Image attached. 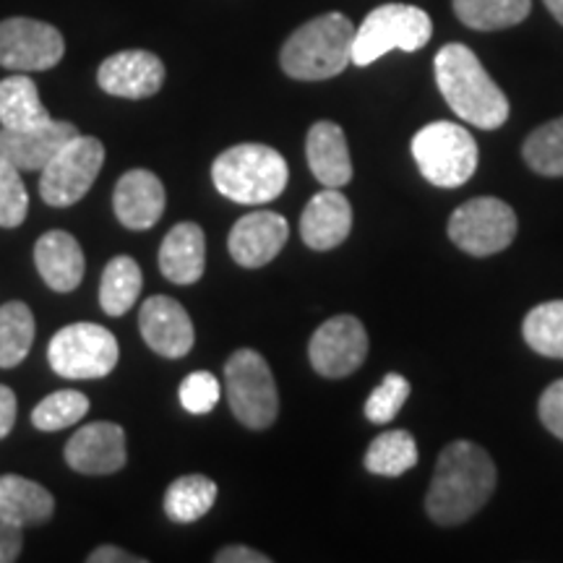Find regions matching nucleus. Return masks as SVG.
Listing matches in <instances>:
<instances>
[{"instance_id": "nucleus-11", "label": "nucleus", "mask_w": 563, "mask_h": 563, "mask_svg": "<svg viewBox=\"0 0 563 563\" xmlns=\"http://www.w3.org/2000/svg\"><path fill=\"white\" fill-rule=\"evenodd\" d=\"M66 55V40L53 24L26 16L0 21V66L30 74L51 70Z\"/></svg>"}, {"instance_id": "nucleus-10", "label": "nucleus", "mask_w": 563, "mask_h": 563, "mask_svg": "<svg viewBox=\"0 0 563 563\" xmlns=\"http://www.w3.org/2000/svg\"><path fill=\"white\" fill-rule=\"evenodd\" d=\"M449 238L470 256L501 253L517 238V214L509 203L493 196L464 201L449 220Z\"/></svg>"}, {"instance_id": "nucleus-2", "label": "nucleus", "mask_w": 563, "mask_h": 563, "mask_svg": "<svg viewBox=\"0 0 563 563\" xmlns=\"http://www.w3.org/2000/svg\"><path fill=\"white\" fill-rule=\"evenodd\" d=\"M433 66L443 100L462 121L483 131L501 129L509 118V100L467 45L452 42L441 47Z\"/></svg>"}, {"instance_id": "nucleus-39", "label": "nucleus", "mask_w": 563, "mask_h": 563, "mask_svg": "<svg viewBox=\"0 0 563 563\" xmlns=\"http://www.w3.org/2000/svg\"><path fill=\"white\" fill-rule=\"evenodd\" d=\"M13 422H16V394L0 384V439L11 433Z\"/></svg>"}, {"instance_id": "nucleus-13", "label": "nucleus", "mask_w": 563, "mask_h": 563, "mask_svg": "<svg viewBox=\"0 0 563 563\" xmlns=\"http://www.w3.org/2000/svg\"><path fill=\"white\" fill-rule=\"evenodd\" d=\"M139 329L144 342L167 361H178L194 350L196 334L191 316L167 295H152L150 300H144L139 311Z\"/></svg>"}, {"instance_id": "nucleus-20", "label": "nucleus", "mask_w": 563, "mask_h": 563, "mask_svg": "<svg viewBox=\"0 0 563 563\" xmlns=\"http://www.w3.org/2000/svg\"><path fill=\"white\" fill-rule=\"evenodd\" d=\"M34 264L40 277L55 292H70L81 285L87 258L79 241L66 230H51L34 245Z\"/></svg>"}, {"instance_id": "nucleus-18", "label": "nucleus", "mask_w": 563, "mask_h": 563, "mask_svg": "<svg viewBox=\"0 0 563 563\" xmlns=\"http://www.w3.org/2000/svg\"><path fill=\"white\" fill-rule=\"evenodd\" d=\"M165 186L150 170H131L118 180L112 194V209L129 230H150L165 214Z\"/></svg>"}, {"instance_id": "nucleus-35", "label": "nucleus", "mask_w": 563, "mask_h": 563, "mask_svg": "<svg viewBox=\"0 0 563 563\" xmlns=\"http://www.w3.org/2000/svg\"><path fill=\"white\" fill-rule=\"evenodd\" d=\"M222 397V386L207 371H196L183 378L180 384V405L191 415H207L217 407Z\"/></svg>"}, {"instance_id": "nucleus-32", "label": "nucleus", "mask_w": 563, "mask_h": 563, "mask_svg": "<svg viewBox=\"0 0 563 563\" xmlns=\"http://www.w3.org/2000/svg\"><path fill=\"white\" fill-rule=\"evenodd\" d=\"M87 412H89L87 394L74 391V389L55 391L34 407L32 426L40 428V431H63V428L81 422V418Z\"/></svg>"}, {"instance_id": "nucleus-23", "label": "nucleus", "mask_w": 563, "mask_h": 563, "mask_svg": "<svg viewBox=\"0 0 563 563\" xmlns=\"http://www.w3.org/2000/svg\"><path fill=\"white\" fill-rule=\"evenodd\" d=\"M53 511L55 498L45 485L21 475H0V519L24 530L51 522Z\"/></svg>"}, {"instance_id": "nucleus-34", "label": "nucleus", "mask_w": 563, "mask_h": 563, "mask_svg": "<svg viewBox=\"0 0 563 563\" xmlns=\"http://www.w3.org/2000/svg\"><path fill=\"white\" fill-rule=\"evenodd\" d=\"M30 211V196L21 180V170L0 157V228H19Z\"/></svg>"}, {"instance_id": "nucleus-7", "label": "nucleus", "mask_w": 563, "mask_h": 563, "mask_svg": "<svg viewBox=\"0 0 563 563\" xmlns=\"http://www.w3.org/2000/svg\"><path fill=\"white\" fill-rule=\"evenodd\" d=\"M230 410L245 428L264 431L277 420L279 394L269 363L256 350H238L224 365Z\"/></svg>"}, {"instance_id": "nucleus-31", "label": "nucleus", "mask_w": 563, "mask_h": 563, "mask_svg": "<svg viewBox=\"0 0 563 563\" xmlns=\"http://www.w3.org/2000/svg\"><path fill=\"white\" fill-rule=\"evenodd\" d=\"M527 165L545 178H561L563 175V115L555 121L540 125L527 136L522 146Z\"/></svg>"}, {"instance_id": "nucleus-29", "label": "nucleus", "mask_w": 563, "mask_h": 563, "mask_svg": "<svg viewBox=\"0 0 563 563\" xmlns=\"http://www.w3.org/2000/svg\"><path fill=\"white\" fill-rule=\"evenodd\" d=\"M418 464V443L407 431H386L365 452V470L373 475L399 477Z\"/></svg>"}, {"instance_id": "nucleus-41", "label": "nucleus", "mask_w": 563, "mask_h": 563, "mask_svg": "<svg viewBox=\"0 0 563 563\" xmlns=\"http://www.w3.org/2000/svg\"><path fill=\"white\" fill-rule=\"evenodd\" d=\"M545 5H548V11L553 13V19L563 26V0H545Z\"/></svg>"}, {"instance_id": "nucleus-4", "label": "nucleus", "mask_w": 563, "mask_h": 563, "mask_svg": "<svg viewBox=\"0 0 563 563\" xmlns=\"http://www.w3.org/2000/svg\"><path fill=\"white\" fill-rule=\"evenodd\" d=\"M287 162L264 144H238L222 152L211 165V180L224 199L235 203H266L285 191Z\"/></svg>"}, {"instance_id": "nucleus-14", "label": "nucleus", "mask_w": 563, "mask_h": 563, "mask_svg": "<svg viewBox=\"0 0 563 563\" xmlns=\"http://www.w3.org/2000/svg\"><path fill=\"white\" fill-rule=\"evenodd\" d=\"M125 460V433L118 422H89L66 443V464L81 475H112Z\"/></svg>"}, {"instance_id": "nucleus-40", "label": "nucleus", "mask_w": 563, "mask_h": 563, "mask_svg": "<svg viewBox=\"0 0 563 563\" xmlns=\"http://www.w3.org/2000/svg\"><path fill=\"white\" fill-rule=\"evenodd\" d=\"M89 563H144L141 555H131L129 551L115 545H100L89 553Z\"/></svg>"}, {"instance_id": "nucleus-16", "label": "nucleus", "mask_w": 563, "mask_h": 563, "mask_svg": "<svg viewBox=\"0 0 563 563\" xmlns=\"http://www.w3.org/2000/svg\"><path fill=\"white\" fill-rule=\"evenodd\" d=\"M102 91L123 100H146L165 84V63L150 51H123L102 60L97 70Z\"/></svg>"}, {"instance_id": "nucleus-15", "label": "nucleus", "mask_w": 563, "mask_h": 563, "mask_svg": "<svg viewBox=\"0 0 563 563\" xmlns=\"http://www.w3.org/2000/svg\"><path fill=\"white\" fill-rule=\"evenodd\" d=\"M287 238H290V228L285 217L277 211H251L230 230L228 249L232 262L245 269H258L279 256Z\"/></svg>"}, {"instance_id": "nucleus-19", "label": "nucleus", "mask_w": 563, "mask_h": 563, "mask_svg": "<svg viewBox=\"0 0 563 563\" xmlns=\"http://www.w3.org/2000/svg\"><path fill=\"white\" fill-rule=\"evenodd\" d=\"M352 230V207L340 188L316 194L300 217L302 243L313 251H332L347 241Z\"/></svg>"}, {"instance_id": "nucleus-6", "label": "nucleus", "mask_w": 563, "mask_h": 563, "mask_svg": "<svg viewBox=\"0 0 563 563\" xmlns=\"http://www.w3.org/2000/svg\"><path fill=\"white\" fill-rule=\"evenodd\" d=\"M412 157L422 178L439 188H460L477 170V144L460 123L435 121L412 136Z\"/></svg>"}, {"instance_id": "nucleus-9", "label": "nucleus", "mask_w": 563, "mask_h": 563, "mask_svg": "<svg viewBox=\"0 0 563 563\" xmlns=\"http://www.w3.org/2000/svg\"><path fill=\"white\" fill-rule=\"evenodd\" d=\"M104 165V146L95 136H76L40 173V196L51 207H74L91 191Z\"/></svg>"}, {"instance_id": "nucleus-30", "label": "nucleus", "mask_w": 563, "mask_h": 563, "mask_svg": "<svg viewBox=\"0 0 563 563\" xmlns=\"http://www.w3.org/2000/svg\"><path fill=\"white\" fill-rule=\"evenodd\" d=\"M527 344L545 357L563 361V300L540 302L522 323Z\"/></svg>"}, {"instance_id": "nucleus-38", "label": "nucleus", "mask_w": 563, "mask_h": 563, "mask_svg": "<svg viewBox=\"0 0 563 563\" xmlns=\"http://www.w3.org/2000/svg\"><path fill=\"white\" fill-rule=\"evenodd\" d=\"M217 563H269L272 559L266 553L253 551L249 545H228L214 555Z\"/></svg>"}, {"instance_id": "nucleus-5", "label": "nucleus", "mask_w": 563, "mask_h": 563, "mask_svg": "<svg viewBox=\"0 0 563 563\" xmlns=\"http://www.w3.org/2000/svg\"><path fill=\"white\" fill-rule=\"evenodd\" d=\"M433 34L431 16L418 5L386 3L371 11L352 40V63L371 66L391 51L415 53L428 45Z\"/></svg>"}, {"instance_id": "nucleus-24", "label": "nucleus", "mask_w": 563, "mask_h": 563, "mask_svg": "<svg viewBox=\"0 0 563 563\" xmlns=\"http://www.w3.org/2000/svg\"><path fill=\"white\" fill-rule=\"evenodd\" d=\"M53 121L30 76L13 74L0 81V129H37Z\"/></svg>"}, {"instance_id": "nucleus-22", "label": "nucleus", "mask_w": 563, "mask_h": 563, "mask_svg": "<svg viewBox=\"0 0 563 563\" xmlns=\"http://www.w3.org/2000/svg\"><path fill=\"white\" fill-rule=\"evenodd\" d=\"M308 167L323 188H342L352 178V159L344 131L332 121H319L306 139Z\"/></svg>"}, {"instance_id": "nucleus-3", "label": "nucleus", "mask_w": 563, "mask_h": 563, "mask_svg": "<svg viewBox=\"0 0 563 563\" xmlns=\"http://www.w3.org/2000/svg\"><path fill=\"white\" fill-rule=\"evenodd\" d=\"M352 40L355 26L344 13L316 16L282 45V70L298 81L334 79L352 63Z\"/></svg>"}, {"instance_id": "nucleus-28", "label": "nucleus", "mask_w": 563, "mask_h": 563, "mask_svg": "<svg viewBox=\"0 0 563 563\" xmlns=\"http://www.w3.org/2000/svg\"><path fill=\"white\" fill-rule=\"evenodd\" d=\"M34 342V316L30 306L11 300L0 306V368L24 363Z\"/></svg>"}, {"instance_id": "nucleus-17", "label": "nucleus", "mask_w": 563, "mask_h": 563, "mask_svg": "<svg viewBox=\"0 0 563 563\" xmlns=\"http://www.w3.org/2000/svg\"><path fill=\"white\" fill-rule=\"evenodd\" d=\"M79 131L74 123L47 121L37 129H0V157L16 165L21 173H42V167L70 144Z\"/></svg>"}, {"instance_id": "nucleus-8", "label": "nucleus", "mask_w": 563, "mask_h": 563, "mask_svg": "<svg viewBox=\"0 0 563 563\" xmlns=\"http://www.w3.org/2000/svg\"><path fill=\"white\" fill-rule=\"evenodd\" d=\"M51 368L70 382L104 378L118 365V340L100 323H68L47 347Z\"/></svg>"}, {"instance_id": "nucleus-33", "label": "nucleus", "mask_w": 563, "mask_h": 563, "mask_svg": "<svg viewBox=\"0 0 563 563\" xmlns=\"http://www.w3.org/2000/svg\"><path fill=\"white\" fill-rule=\"evenodd\" d=\"M407 397H410V382L399 373H386L384 382L371 391L368 402H365V418L376 426H386L402 412Z\"/></svg>"}, {"instance_id": "nucleus-37", "label": "nucleus", "mask_w": 563, "mask_h": 563, "mask_svg": "<svg viewBox=\"0 0 563 563\" xmlns=\"http://www.w3.org/2000/svg\"><path fill=\"white\" fill-rule=\"evenodd\" d=\"M21 545H24V534H21V527L9 525L5 519H0V563L19 561Z\"/></svg>"}, {"instance_id": "nucleus-21", "label": "nucleus", "mask_w": 563, "mask_h": 563, "mask_svg": "<svg viewBox=\"0 0 563 563\" xmlns=\"http://www.w3.org/2000/svg\"><path fill=\"white\" fill-rule=\"evenodd\" d=\"M207 266V238L196 222H180L159 245V272L173 285H196Z\"/></svg>"}, {"instance_id": "nucleus-26", "label": "nucleus", "mask_w": 563, "mask_h": 563, "mask_svg": "<svg viewBox=\"0 0 563 563\" xmlns=\"http://www.w3.org/2000/svg\"><path fill=\"white\" fill-rule=\"evenodd\" d=\"M532 0H454V13L477 32L509 30L530 16Z\"/></svg>"}, {"instance_id": "nucleus-1", "label": "nucleus", "mask_w": 563, "mask_h": 563, "mask_svg": "<svg viewBox=\"0 0 563 563\" xmlns=\"http://www.w3.org/2000/svg\"><path fill=\"white\" fill-rule=\"evenodd\" d=\"M496 481V464L485 449L470 441L449 443L435 462L426 496L428 517L443 527L467 522L488 504Z\"/></svg>"}, {"instance_id": "nucleus-25", "label": "nucleus", "mask_w": 563, "mask_h": 563, "mask_svg": "<svg viewBox=\"0 0 563 563\" xmlns=\"http://www.w3.org/2000/svg\"><path fill=\"white\" fill-rule=\"evenodd\" d=\"M141 287H144V277H141L139 264L131 256L110 258L100 279L102 311L112 316V319L129 313L133 302L139 300Z\"/></svg>"}, {"instance_id": "nucleus-36", "label": "nucleus", "mask_w": 563, "mask_h": 563, "mask_svg": "<svg viewBox=\"0 0 563 563\" xmlns=\"http://www.w3.org/2000/svg\"><path fill=\"white\" fill-rule=\"evenodd\" d=\"M540 420L551 431L555 439L563 441V378L561 382H553L540 397Z\"/></svg>"}, {"instance_id": "nucleus-12", "label": "nucleus", "mask_w": 563, "mask_h": 563, "mask_svg": "<svg viewBox=\"0 0 563 563\" xmlns=\"http://www.w3.org/2000/svg\"><path fill=\"white\" fill-rule=\"evenodd\" d=\"M368 355V334L355 316H334L321 323L308 344V357L323 378H344Z\"/></svg>"}, {"instance_id": "nucleus-27", "label": "nucleus", "mask_w": 563, "mask_h": 563, "mask_svg": "<svg viewBox=\"0 0 563 563\" xmlns=\"http://www.w3.org/2000/svg\"><path fill=\"white\" fill-rule=\"evenodd\" d=\"M217 501V483L207 475H183L165 493V514L178 525L207 517Z\"/></svg>"}]
</instances>
